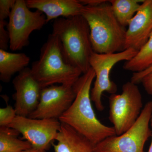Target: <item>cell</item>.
I'll return each mask as SVG.
<instances>
[{"instance_id":"cell-1","label":"cell","mask_w":152,"mask_h":152,"mask_svg":"<svg viewBox=\"0 0 152 152\" xmlns=\"http://www.w3.org/2000/svg\"><path fill=\"white\" fill-rule=\"evenodd\" d=\"M95 77L94 71L91 68L79 78L73 86L75 98L58 120L70 126L96 145L116 134L113 127L104 125L95 115L91 97V87Z\"/></svg>"},{"instance_id":"cell-2","label":"cell","mask_w":152,"mask_h":152,"mask_svg":"<svg viewBox=\"0 0 152 152\" xmlns=\"http://www.w3.org/2000/svg\"><path fill=\"white\" fill-rule=\"evenodd\" d=\"M109 1L84 6L81 15L89 25L94 51L118 53L125 50L126 29L118 20Z\"/></svg>"},{"instance_id":"cell-3","label":"cell","mask_w":152,"mask_h":152,"mask_svg":"<svg viewBox=\"0 0 152 152\" xmlns=\"http://www.w3.org/2000/svg\"><path fill=\"white\" fill-rule=\"evenodd\" d=\"M61 44L66 63L85 74L91 68L90 59L93 52L89 25L82 15L56 19L53 32Z\"/></svg>"},{"instance_id":"cell-4","label":"cell","mask_w":152,"mask_h":152,"mask_svg":"<svg viewBox=\"0 0 152 152\" xmlns=\"http://www.w3.org/2000/svg\"><path fill=\"white\" fill-rule=\"evenodd\" d=\"M31 70L43 89L55 84L73 86L83 73L66 63L60 39L52 33L41 49L39 58L33 63Z\"/></svg>"},{"instance_id":"cell-5","label":"cell","mask_w":152,"mask_h":152,"mask_svg":"<svg viewBox=\"0 0 152 152\" xmlns=\"http://www.w3.org/2000/svg\"><path fill=\"white\" fill-rule=\"evenodd\" d=\"M109 117L116 135L124 134L137 121L142 110V98L137 85L131 81L123 85L122 92L109 97Z\"/></svg>"},{"instance_id":"cell-6","label":"cell","mask_w":152,"mask_h":152,"mask_svg":"<svg viewBox=\"0 0 152 152\" xmlns=\"http://www.w3.org/2000/svg\"><path fill=\"white\" fill-rule=\"evenodd\" d=\"M152 101H149L132 127L120 135L108 137L95 145L93 152H144L145 144L152 135Z\"/></svg>"},{"instance_id":"cell-7","label":"cell","mask_w":152,"mask_h":152,"mask_svg":"<svg viewBox=\"0 0 152 152\" xmlns=\"http://www.w3.org/2000/svg\"><path fill=\"white\" fill-rule=\"evenodd\" d=\"M138 52L134 49L128 48L118 53L101 54L94 51L92 54L90 66L94 71L96 79L91 90V97L99 111L104 110L102 101L103 93L107 92L111 95L116 94L118 91L117 85L110 77L112 68L120 61H130Z\"/></svg>"},{"instance_id":"cell-8","label":"cell","mask_w":152,"mask_h":152,"mask_svg":"<svg viewBox=\"0 0 152 152\" xmlns=\"http://www.w3.org/2000/svg\"><path fill=\"white\" fill-rule=\"evenodd\" d=\"M9 19L7 30L10 36V48L13 51L28 46L31 34L40 30L47 23L45 14L37 10L31 11L24 0H16Z\"/></svg>"},{"instance_id":"cell-9","label":"cell","mask_w":152,"mask_h":152,"mask_svg":"<svg viewBox=\"0 0 152 152\" xmlns=\"http://www.w3.org/2000/svg\"><path fill=\"white\" fill-rule=\"evenodd\" d=\"M61 123L55 119H35L17 115L9 127L18 131L33 148L48 150L56 140Z\"/></svg>"},{"instance_id":"cell-10","label":"cell","mask_w":152,"mask_h":152,"mask_svg":"<svg viewBox=\"0 0 152 152\" xmlns=\"http://www.w3.org/2000/svg\"><path fill=\"white\" fill-rule=\"evenodd\" d=\"M75 97L73 86L53 85L44 88L37 109L28 117L58 120L70 107Z\"/></svg>"},{"instance_id":"cell-11","label":"cell","mask_w":152,"mask_h":152,"mask_svg":"<svg viewBox=\"0 0 152 152\" xmlns=\"http://www.w3.org/2000/svg\"><path fill=\"white\" fill-rule=\"evenodd\" d=\"M13 84L15 90L14 98L17 115L29 117L39 104L43 88L28 67L19 73Z\"/></svg>"},{"instance_id":"cell-12","label":"cell","mask_w":152,"mask_h":152,"mask_svg":"<svg viewBox=\"0 0 152 152\" xmlns=\"http://www.w3.org/2000/svg\"><path fill=\"white\" fill-rule=\"evenodd\" d=\"M128 26L125 50L133 48L139 51L152 32V0H144Z\"/></svg>"},{"instance_id":"cell-13","label":"cell","mask_w":152,"mask_h":152,"mask_svg":"<svg viewBox=\"0 0 152 152\" xmlns=\"http://www.w3.org/2000/svg\"><path fill=\"white\" fill-rule=\"evenodd\" d=\"M29 9H35L45 14L47 23L59 18L81 15L84 6L78 0H26Z\"/></svg>"},{"instance_id":"cell-14","label":"cell","mask_w":152,"mask_h":152,"mask_svg":"<svg viewBox=\"0 0 152 152\" xmlns=\"http://www.w3.org/2000/svg\"><path fill=\"white\" fill-rule=\"evenodd\" d=\"M57 143H52L55 152H93L95 145L70 126L61 123L56 136Z\"/></svg>"},{"instance_id":"cell-15","label":"cell","mask_w":152,"mask_h":152,"mask_svg":"<svg viewBox=\"0 0 152 152\" xmlns=\"http://www.w3.org/2000/svg\"><path fill=\"white\" fill-rule=\"evenodd\" d=\"M29 57L24 53H10L0 49V80L8 83L17 72L27 68Z\"/></svg>"},{"instance_id":"cell-16","label":"cell","mask_w":152,"mask_h":152,"mask_svg":"<svg viewBox=\"0 0 152 152\" xmlns=\"http://www.w3.org/2000/svg\"><path fill=\"white\" fill-rule=\"evenodd\" d=\"M20 133L9 127H0V152H22L33 148L29 142L18 138Z\"/></svg>"},{"instance_id":"cell-17","label":"cell","mask_w":152,"mask_h":152,"mask_svg":"<svg viewBox=\"0 0 152 152\" xmlns=\"http://www.w3.org/2000/svg\"><path fill=\"white\" fill-rule=\"evenodd\" d=\"M117 20L126 27L140 10L142 0H111L109 1Z\"/></svg>"},{"instance_id":"cell-18","label":"cell","mask_w":152,"mask_h":152,"mask_svg":"<svg viewBox=\"0 0 152 152\" xmlns=\"http://www.w3.org/2000/svg\"><path fill=\"white\" fill-rule=\"evenodd\" d=\"M152 66V32L148 40L137 54L130 61H126L124 69L126 70L139 72Z\"/></svg>"},{"instance_id":"cell-19","label":"cell","mask_w":152,"mask_h":152,"mask_svg":"<svg viewBox=\"0 0 152 152\" xmlns=\"http://www.w3.org/2000/svg\"><path fill=\"white\" fill-rule=\"evenodd\" d=\"M15 108L7 105L0 109V127L8 126L17 116Z\"/></svg>"},{"instance_id":"cell-20","label":"cell","mask_w":152,"mask_h":152,"mask_svg":"<svg viewBox=\"0 0 152 152\" xmlns=\"http://www.w3.org/2000/svg\"><path fill=\"white\" fill-rule=\"evenodd\" d=\"M7 24L5 20H0V49L6 51L10 47V42L8 31L5 29Z\"/></svg>"},{"instance_id":"cell-21","label":"cell","mask_w":152,"mask_h":152,"mask_svg":"<svg viewBox=\"0 0 152 152\" xmlns=\"http://www.w3.org/2000/svg\"><path fill=\"white\" fill-rule=\"evenodd\" d=\"M16 0H0V20H5L9 18Z\"/></svg>"},{"instance_id":"cell-22","label":"cell","mask_w":152,"mask_h":152,"mask_svg":"<svg viewBox=\"0 0 152 152\" xmlns=\"http://www.w3.org/2000/svg\"><path fill=\"white\" fill-rule=\"evenodd\" d=\"M152 72V66L146 69L139 72H135L133 73L131 78L130 81L136 84H138L141 83L142 79L144 77L150 73Z\"/></svg>"},{"instance_id":"cell-23","label":"cell","mask_w":152,"mask_h":152,"mask_svg":"<svg viewBox=\"0 0 152 152\" xmlns=\"http://www.w3.org/2000/svg\"><path fill=\"white\" fill-rule=\"evenodd\" d=\"M141 83L147 94L152 95V72L144 77Z\"/></svg>"},{"instance_id":"cell-24","label":"cell","mask_w":152,"mask_h":152,"mask_svg":"<svg viewBox=\"0 0 152 152\" xmlns=\"http://www.w3.org/2000/svg\"><path fill=\"white\" fill-rule=\"evenodd\" d=\"M104 0H83L80 1L84 6H94L104 2Z\"/></svg>"},{"instance_id":"cell-25","label":"cell","mask_w":152,"mask_h":152,"mask_svg":"<svg viewBox=\"0 0 152 152\" xmlns=\"http://www.w3.org/2000/svg\"><path fill=\"white\" fill-rule=\"evenodd\" d=\"M46 151L44 150L38 149L35 148H32L30 149L26 150L22 152H46Z\"/></svg>"},{"instance_id":"cell-26","label":"cell","mask_w":152,"mask_h":152,"mask_svg":"<svg viewBox=\"0 0 152 152\" xmlns=\"http://www.w3.org/2000/svg\"><path fill=\"white\" fill-rule=\"evenodd\" d=\"M151 126L152 128V140H151V145H150V146L149 148V149L148 151V152H152V118L151 119Z\"/></svg>"}]
</instances>
